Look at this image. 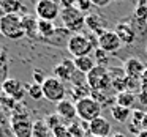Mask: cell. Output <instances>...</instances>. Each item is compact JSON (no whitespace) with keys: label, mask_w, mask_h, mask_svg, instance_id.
Here are the masks:
<instances>
[{"label":"cell","mask_w":147,"mask_h":137,"mask_svg":"<svg viewBox=\"0 0 147 137\" xmlns=\"http://www.w3.org/2000/svg\"><path fill=\"white\" fill-rule=\"evenodd\" d=\"M95 46H98V41H92L89 36H86L84 33H74L71 35L70 41H68V52L73 55V58L76 57H86L90 55L95 51Z\"/></svg>","instance_id":"1"},{"label":"cell","mask_w":147,"mask_h":137,"mask_svg":"<svg viewBox=\"0 0 147 137\" xmlns=\"http://www.w3.org/2000/svg\"><path fill=\"white\" fill-rule=\"evenodd\" d=\"M0 35L8 39H21L26 36L22 27V16L19 14H7L0 19Z\"/></svg>","instance_id":"2"},{"label":"cell","mask_w":147,"mask_h":137,"mask_svg":"<svg viewBox=\"0 0 147 137\" xmlns=\"http://www.w3.org/2000/svg\"><path fill=\"white\" fill-rule=\"evenodd\" d=\"M60 19L63 29H67L70 33H81V30L86 27V14L76 10L74 7L63 8L60 11Z\"/></svg>","instance_id":"3"},{"label":"cell","mask_w":147,"mask_h":137,"mask_svg":"<svg viewBox=\"0 0 147 137\" xmlns=\"http://www.w3.org/2000/svg\"><path fill=\"white\" fill-rule=\"evenodd\" d=\"M87 84L92 92H106L108 88H112V77L109 76V71L105 66L96 65L87 74Z\"/></svg>","instance_id":"4"},{"label":"cell","mask_w":147,"mask_h":137,"mask_svg":"<svg viewBox=\"0 0 147 137\" xmlns=\"http://www.w3.org/2000/svg\"><path fill=\"white\" fill-rule=\"evenodd\" d=\"M101 110H103V106L98 101H95L92 96L84 98L76 102V112L81 121L90 123V121L96 120L98 117H101Z\"/></svg>","instance_id":"5"},{"label":"cell","mask_w":147,"mask_h":137,"mask_svg":"<svg viewBox=\"0 0 147 137\" xmlns=\"http://www.w3.org/2000/svg\"><path fill=\"white\" fill-rule=\"evenodd\" d=\"M43 93H45V99L49 102H60L63 99H67V88H65V82L59 80L57 77L51 76L46 77L45 84H43Z\"/></svg>","instance_id":"6"},{"label":"cell","mask_w":147,"mask_h":137,"mask_svg":"<svg viewBox=\"0 0 147 137\" xmlns=\"http://www.w3.org/2000/svg\"><path fill=\"white\" fill-rule=\"evenodd\" d=\"M10 128L14 137H32L33 121H30L29 115L24 112H14L10 118Z\"/></svg>","instance_id":"7"},{"label":"cell","mask_w":147,"mask_h":137,"mask_svg":"<svg viewBox=\"0 0 147 137\" xmlns=\"http://www.w3.org/2000/svg\"><path fill=\"white\" fill-rule=\"evenodd\" d=\"M60 11H62L60 3H57L54 0H38L35 3V16L38 19L54 22L60 16Z\"/></svg>","instance_id":"8"},{"label":"cell","mask_w":147,"mask_h":137,"mask_svg":"<svg viewBox=\"0 0 147 137\" xmlns=\"http://www.w3.org/2000/svg\"><path fill=\"white\" fill-rule=\"evenodd\" d=\"M96 41H98V47L106 54H114L122 47V41L115 33V30H106L101 36H98Z\"/></svg>","instance_id":"9"},{"label":"cell","mask_w":147,"mask_h":137,"mask_svg":"<svg viewBox=\"0 0 147 137\" xmlns=\"http://www.w3.org/2000/svg\"><path fill=\"white\" fill-rule=\"evenodd\" d=\"M2 90H3V93L8 98L14 99V101H21V99L24 98V95H26L27 88H26V85H22L18 79L8 77L3 82V85H2Z\"/></svg>","instance_id":"10"},{"label":"cell","mask_w":147,"mask_h":137,"mask_svg":"<svg viewBox=\"0 0 147 137\" xmlns=\"http://www.w3.org/2000/svg\"><path fill=\"white\" fill-rule=\"evenodd\" d=\"M55 114L62 118L63 121H74V118L78 117L76 112V102H73L71 99H63V101L55 104Z\"/></svg>","instance_id":"11"},{"label":"cell","mask_w":147,"mask_h":137,"mask_svg":"<svg viewBox=\"0 0 147 137\" xmlns=\"http://www.w3.org/2000/svg\"><path fill=\"white\" fill-rule=\"evenodd\" d=\"M74 71H76V66H74L73 60L65 58V60H62L59 65L54 66V77H57L62 82H67V80L71 82V77H73Z\"/></svg>","instance_id":"12"},{"label":"cell","mask_w":147,"mask_h":137,"mask_svg":"<svg viewBox=\"0 0 147 137\" xmlns=\"http://www.w3.org/2000/svg\"><path fill=\"white\" fill-rule=\"evenodd\" d=\"M115 33L119 35L122 44H133L136 41V29L127 21H122L115 25Z\"/></svg>","instance_id":"13"},{"label":"cell","mask_w":147,"mask_h":137,"mask_svg":"<svg viewBox=\"0 0 147 137\" xmlns=\"http://www.w3.org/2000/svg\"><path fill=\"white\" fill-rule=\"evenodd\" d=\"M146 65L142 63V61L139 60V58H128L127 61H125V66H123V71H125V76L131 77V79H138L141 80L142 79V74L146 73Z\"/></svg>","instance_id":"14"},{"label":"cell","mask_w":147,"mask_h":137,"mask_svg":"<svg viewBox=\"0 0 147 137\" xmlns=\"http://www.w3.org/2000/svg\"><path fill=\"white\" fill-rule=\"evenodd\" d=\"M89 131L95 137H111V123L101 115L89 123Z\"/></svg>","instance_id":"15"},{"label":"cell","mask_w":147,"mask_h":137,"mask_svg":"<svg viewBox=\"0 0 147 137\" xmlns=\"http://www.w3.org/2000/svg\"><path fill=\"white\" fill-rule=\"evenodd\" d=\"M71 35H73V33H70L67 29L60 27V29H55V32L52 33L49 38L40 39V41L46 43V44H52V46H59V47H62V46H68V41H70Z\"/></svg>","instance_id":"16"},{"label":"cell","mask_w":147,"mask_h":137,"mask_svg":"<svg viewBox=\"0 0 147 137\" xmlns=\"http://www.w3.org/2000/svg\"><path fill=\"white\" fill-rule=\"evenodd\" d=\"M22 27L24 32H26V36L30 39H36L38 41V17L36 16H30V14H26L22 16Z\"/></svg>","instance_id":"17"},{"label":"cell","mask_w":147,"mask_h":137,"mask_svg":"<svg viewBox=\"0 0 147 137\" xmlns=\"http://www.w3.org/2000/svg\"><path fill=\"white\" fill-rule=\"evenodd\" d=\"M0 7L7 11V14H19V16L22 14V16H26L27 13V7L22 5L21 2H18V0H0Z\"/></svg>","instance_id":"18"},{"label":"cell","mask_w":147,"mask_h":137,"mask_svg":"<svg viewBox=\"0 0 147 137\" xmlns=\"http://www.w3.org/2000/svg\"><path fill=\"white\" fill-rule=\"evenodd\" d=\"M73 63H74V66H76V70L81 71V73H84V74H89L90 71L96 66V61H95V58H93V55L76 57V58H73Z\"/></svg>","instance_id":"19"},{"label":"cell","mask_w":147,"mask_h":137,"mask_svg":"<svg viewBox=\"0 0 147 137\" xmlns=\"http://www.w3.org/2000/svg\"><path fill=\"white\" fill-rule=\"evenodd\" d=\"M86 25L95 33L96 36H101L103 33L106 32L105 25H103V21H101V16L98 14H93V13H89L86 16Z\"/></svg>","instance_id":"20"},{"label":"cell","mask_w":147,"mask_h":137,"mask_svg":"<svg viewBox=\"0 0 147 137\" xmlns=\"http://www.w3.org/2000/svg\"><path fill=\"white\" fill-rule=\"evenodd\" d=\"M131 109H127V107H122V106H111V117L114 118L115 121L119 123H127V121L131 120Z\"/></svg>","instance_id":"21"},{"label":"cell","mask_w":147,"mask_h":137,"mask_svg":"<svg viewBox=\"0 0 147 137\" xmlns=\"http://www.w3.org/2000/svg\"><path fill=\"white\" fill-rule=\"evenodd\" d=\"M136 102V95L133 92H120L115 95V104L117 106H122V107H127V109H131Z\"/></svg>","instance_id":"22"},{"label":"cell","mask_w":147,"mask_h":137,"mask_svg":"<svg viewBox=\"0 0 147 137\" xmlns=\"http://www.w3.org/2000/svg\"><path fill=\"white\" fill-rule=\"evenodd\" d=\"M32 137H52L51 128L46 124L45 120H35L32 128Z\"/></svg>","instance_id":"23"},{"label":"cell","mask_w":147,"mask_h":137,"mask_svg":"<svg viewBox=\"0 0 147 137\" xmlns=\"http://www.w3.org/2000/svg\"><path fill=\"white\" fill-rule=\"evenodd\" d=\"M55 29H57V27H55L54 22H51V21H45V19H38V36H40V39L49 38V36L55 32Z\"/></svg>","instance_id":"24"},{"label":"cell","mask_w":147,"mask_h":137,"mask_svg":"<svg viewBox=\"0 0 147 137\" xmlns=\"http://www.w3.org/2000/svg\"><path fill=\"white\" fill-rule=\"evenodd\" d=\"M92 95V90L89 85H82V87H71V101H81L84 98H89Z\"/></svg>","instance_id":"25"},{"label":"cell","mask_w":147,"mask_h":137,"mask_svg":"<svg viewBox=\"0 0 147 137\" xmlns=\"http://www.w3.org/2000/svg\"><path fill=\"white\" fill-rule=\"evenodd\" d=\"M134 19L141 24H147V2H138L136 8H134V13H133Z\"/></svg>","instance_id":"26"},{"label":"cell","mask_w":147,"mask_h":137,"mask_svg":"<svg viewBox=\"0 0 147 137\" xmlns=\"http://www.w3.org/2000/svg\"><path fill=\"white\" fill-rule=\"evenodd\" d=\"M27 88V93H29V96L32 99H35V101H40V99L45 98V93H43V87L40 85V84H32V85H26Z\"/></svg>","instance_id":"27"},{"label":"cell","mask_w":147,"mask_h":137,"mask_svg":"<svg viewBox=\"0 0 147 137\" xmlns=\"http://www.w3.org/2000/svg\"><path fill=\"white\" fill-rule=\"evenodd\" d=\"M67 126H68V137H84V134H86L82 126L79 123H76V121H71Z\"/></svg>","instance_id":"28"},{"label":"cell","mask_w":147,"mask_h":137,"mask_svg":"<svg viewBox=\"0 0 147 137\" xmlns=\"http://www.w3.org/2000/svg\"><path fill=\"white\" fill-rule=\"evenodd\" d=\"M109 54H106L105 51H101L100 47H96L95 51H93V58H95V61H96V65H100V66H105L106 68V65H108V61H109V57H108Z\"/></svg>","instance_id":"29"},{"label":"cell","mask_w":147,"mask_h":137,"mask_svg":"<svg viewBox=\"0 0 147 137\" xmlns=\"http://www.w3.org/2000/svg\"><path fill=\"white\" fill-rule=\"evenodd\" d=\"M45 121H46V124H48V126L51 128V131H52V129H55L57 126H60L62 123H65V121L62 120V118L59 117L57 114H49L48 117L45 118Z\"/></svg>","instance_id":"30"},{"label":"cell","mask_w":147,"mask_h":137,"mask_svg":"<svg viewBox=\"0 0 147 137\" xmlns=\"http://www.w3.org/2000/svg\"><path fill=\"white\" fill-rule=\"evenodd\" d=\"M92 0H74V8L76 10H79L81 13H89L90 10H92Z\"/></svg>","instance_id":"31"},{"label":"cell","mask_w":147,"mask_h":137,"mask_svg":"<svg viewBox=\"0 0 147 137\" xmlns=\"http://www.w3.org/2000/svg\"><path fill=\"white\" fill-rule=\"evenodd\" d=\"M8 79V63L5 60V55H2L0 60V85H3V82Z\"/></svg>","instance_id":"32"},{"label":"cell","mask_w":147,"mask_h":137,"mask_svg":"<svg viewBox=\"0 0 147 137\" xmlns=\"http://www.w3.org/2000/svg\"><path fill=\"white\" fill-rule=\"evenodd\" d=\"M52 137H68V126L65 123H62L60 126L52 129Z\"/></svg>","instance_id":"33"},{"label":"cell","mask_w":147,"mask_h":137,"mask_svg":"<svg viewBox=\"0 0 147 137\" xmlns=\"http://www.w3.org/2000/svg\"><path fill=\"white\" fill-rule=\"evenodd\" d=\"M144 117H146V112H144V110H133V112H131V120H130V121H131V123H134V124H139V126H141Z\"/></svg>","instance_id":"34"},{"label":"cell","mask_w":147,"mask_h":137,"mask_svg":"<svg viewBox=\"0 0 147 137\" xmlns=\"http://www.w3.org/2000/svg\"><path fill=\"white\" fill-rule=\"evenodd\" d=\"M33 79H35V84L43 85L45 80H46V77H45V74H43L41 70H35V71H33Z\"/></svg>","instance_id":"35"},{"label":"cell","mask_w":147,"mask_h":137,"mask_svg":"<svg viewBox=\"0 0 147 137\" xmlns=\"http://www.w3.org/2000/svg\"><path fill=\"white\" fill-rule=\"evenodd\" d=\"M92 5L96 8H105L108 5H111V0H92Z\"/></svg>","instance_id":"36"},{"label":"cell","mask_w":147,"mask_h":137,"mask_svg":"<svg viewBox=\"0 0 147 137\" xmlns=\"http://www.w3.org/2000/svg\"><path fill=\"white\" fill-rule=\"evenodd\" d=\"M139 102L144 106H147V92H141L139 93Z\"/></svg>","instance_id":"37"},{"label":"cell","mask_w":147,"mask_h":137,"mask_svg":"<svg viewBox=\"0 0 147 137\" xmlns=\"http://www.w3.org/2000/svg\"><path fill=\"white\" fill-rule=\"evenodd\" d=\"M141 128H142L144 131H147V114H146V117H144L142 123H141Z\"/></svg>","instance_id":"38"},{"label":"cell","mask_w":147,"mask_h":137,"mask_svg":"<svg viewBox=\"0 0 147 137\" xmlns=\"http://www.w3.org/2000/svg\"><path fill=\"white\" fill-rule=\"evenodd\" d=\"M5 16H7V11H5V10H3V8L0 7V19H3V17H5Z\"/></svg>","instance_id":"39"},{"label":"cell","mask_w":147,"mask_h":137,"mask_svg":"<svg viewBox=\"0 0 147 137\" xmlns=\"http://www.w3.org/2000/svg\"><path fill=\"white\" fill-rule=\"evenodd\" d=\"M136 137H147V131H144V129H142V131H141V132L138 134Z\"/></svg>","instance_id":"40"},{"label":"cell","mask_w":147,"mask_h":137,"mask_svg":"<svg viewBox=\"0 0 147 137\" xmlns=\"http://www.w3.org/2000/svg\"><path fill=\"white\" fill-rule=\"evenodd\" d=\"M111 137H127V136H125V134H122V132H114Z\"/></svg>","instance_id":"41"},{"label":"cell","mask_w":147,"mask_h":137,"mask_svg":"<svg viewBox=\"0 0 147 137\" xmlns=\"http://www.w3.org/2000/svg\"><path fill=\"white\" fill-rule=\"evenodd\" d=\"M84 137H95V136H93V134L90 132V131H86V134H84Z\"/></svg>","instance_id":"42"},{"label":"cell","mask_w":147,"mask_h":137,"mask_svg":"<svg viewBox=\"0 0 147 137\" xmlns=\"http://www.w3.org/2000/svg\"><path fill=\"white\" fill-rule=\"evenodd\" d=\"M0 55H3V46L0 44Z\"/></svg>","instance_id":"43"},{"label":"cell","mask_w":147,"mask_h":137,"mask_svg":"<svg viewBox=\"0 0 147 137\" xmlns=\"http://www.w3.org/2000/svg\"><path fill=\"white\" fill-rule=\"evenodd\" d=\"M0 123H2V117H0ZM0 128H2V126H0Z\"/></svg>","instance_id":"44"}]
</instances>
